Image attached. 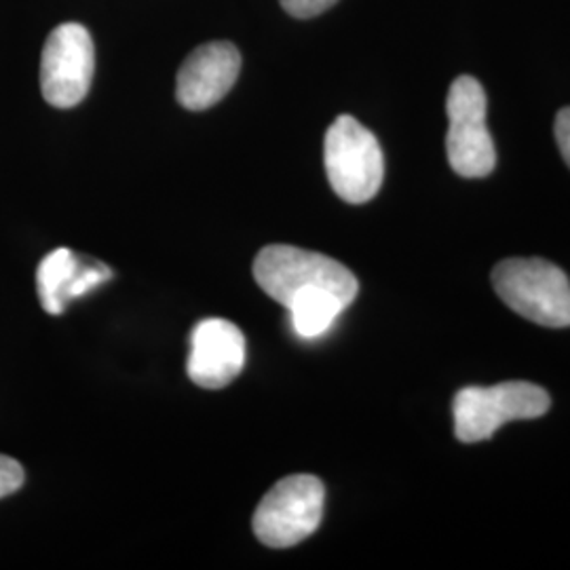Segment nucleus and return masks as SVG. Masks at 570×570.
Instances as JSON below:
<instances>
[{"instance_id":"39448f33","label":"nucleus","mask_w":570,"mask_h":570,"mask_svg":"<svg viewBox=\"0 0 570 570\" xmlns=\"http://www.w3.org/2000/svg\"><path fill=\"white\" fill-rule=\"evenodd\" d=\"M548 391L524 381L492 387L461 389L454 397V433L461 442L475 444L511 421L539 419L550 410Z\"/></svg>"},{"instance_id":"0eeeda50","label":"nucleus","mask_w":570,"mask_h":570,"mask_svg":"<svg viewBox=\"0 0 570 570\" xmlns=\"http://www.w3.org/2000/svg\"><path fill=\"white\" fill-rule=\"evenodd\" d=\"M96 70V49L89 30L68 21L58 26L42 47V98L56 108L79 106L89 94Z\"/></svg>"},{"instance_id":"ddd939ff","label":"nucleus","mask_w":570,"mask_h":570,"mask_svg":"<svg viewBox=\"0 0 570 570\" xmlns=\"http://www.w3.org/2000/svg\"><path fill=\"white\" fill-rule=\"evenodd\" d=\"M338 0H282V7L292 16V18H317L330 7H334Z\"/></svg>"},{"instance_id":"7ed1b4c3","label":"nucleus","mask_w":570,"mask_h":570,"mask_svg":"<svg viewBox=\"0 0 570 570\" xmlns=\"http://www.w3.org/2000/svg\"><path fill=\"white\" fill-rule=\"evenodd\" d=\"M324 164L330 186L346 204H367L385 178V157L376 136L348 115L330 125Z\"/></svg>"},{"instance_id":"423d86ee","label":"nucleus","mask_w":570,"mask_h":570,"mask_svg":"<svg viewBox=\"0 0 570 570\" xmlns=\"http://www.w3.org/2000/svg\"><path fill=\"white\" fill-rule=\"evenodd\" d=\"M487 94L473 77L450 85L449 164L463 178H487L497 165V150L487 127Z\"/></svg>"},{"instance_id":"6e6552de","label":"nucleus","mask_w":570,"mask_h":570,"mask_svg":"<svg viewBox=\"0 0 570 570\" xmlns=\"http://www.w3.org/2000/svg\"><path fill=\"white\" fill-rule=\"evenodd\" d=\"M244 332L228 320L209 317L193 327L186 372L202 389H225L245 366Z\"/></svg>"},{"instance_id":"f8f14e48","label":"nucleus","mask_w":570,"mask_h":570,"mask_svg":"<svg viewBox=\"0 0 570 570\" xmlns=\"http://www.w3.org/2000/svg\"><path fill=\"white\" fill-rule=\"evenodd\" d=\"M23 480H26V475H23V468L20 463L11 456L0 454V499L20 490Z\"/></svg>"},{"instance_id":"9b49d317","label":"nucleus","mask_w":570,"mask_h":570,"mask_svg":"<svg viewBox=\"0 0 570 570\" xmlns=\"http://www.w3.org/2000/svg\"><path fill=\"white\" fill-rule=\"evenodd\" d=\"M346 306L348 305L343 298L327 292H320V294H308L305 298H298L287 311L292 315L294 332L301 338L311 341V338L324 336Z\"/></svg>"},{"instance_id":"1a4fd4ad","label":"nucleus","mask_w":570,"mask_h":570,"mask_svg":"<svg viewBox=\"0 0 570 570\" xmlns=\"http://www.w3.org/2000/svg\"><path fill=\"white\" fill-rule=\"evenodd\" d=\"M242 53L228 41L205 42L186 60L176 79V98L186 110H207L237 82Z\"/></svg>"},{"instance_id":"f03ea898","label":"nucleus","mask_w":570,"mask_h":570,"mask_svg":"<svg viewBox=\"0 0 570 570\" xmlns=\"http://www.w3.org/2000/svg\"><path fill=\"white\" fill-rule=\"evenodd\" d=\"M492 285L513 313L543 327L570 326L569 277L543 258H510L494 266Z\"/></svg>"},{"instance_id":"20e7f679","label":"nucleus","mask_w":570,"mask_h":570,"mask_svg":"<svg viewBox=\"0 0 570 570\" xmlns=\"http://www.w3.org/2000/svg\"><path fill=\"white\" fill-rule=\"evenodd\" d=\"M326 489L315 475H287L266 492L254 511V534L273 550L294 548L320 529Z\"/></svg>"},{"instance_id":"9d476101","label":"nucleus","mask_w":570,"mask_h":570,"mask_svg":"<svg viewBox=\"0 0 570 570\" xmlns=\"http://www.w3.org/2000/svg\"><path fill=\"white\" fill-rule=\"evenodd\" d=\"M85 261L68 247L47 254L37 271V287L41 305L49 315H61L77 296Z\"/></svg>"},{"instance_id":"f257e3e1","label":"nucleus","mask_w":570,"mask_h":570,"mask_svg":"<svg viewBox=\"0 0 570 570\" xmlns=\"http://www.w3.org/2000/svg\"><path fill=\"white\" fill-rule=\"evenodd\" d=\"M254 279L285 308L308 294L327 292L351 305L360 292L355 275L338 261L294 245H266L254 261Z\"/></svg>"},{"instance_id":"4468645a","label":"nucleus","mask_w":570,"mask_h":570,"mask_svg":"<svg viewBox=\"0 0 570 570\" xmlns=\"http://www.w3.org/2000/svg\"><path fill=\"white\" fill-rule=\"evenodd\" d=\"M556 140L560 146V153L564 157V161L570 167V108H564L558 112L556 119Z\"/></svg>"}]
</instances>
